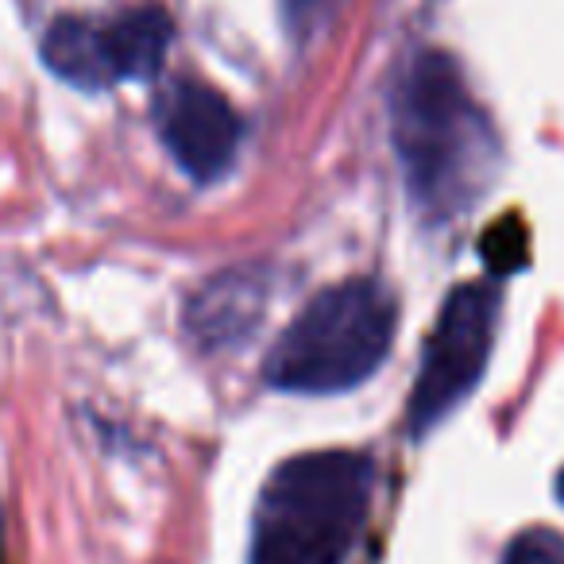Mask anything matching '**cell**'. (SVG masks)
<instances>
[{"instance_id":"obj_1","label":"cell","mask_w":564,"mask_h":564,"mask_svg":"<svg viewBox=\"0 0 564 564\" xmlns=\"http://www.w3.org/2000/svg\"><path fill=\"white\" fill-rule=\"evenodd\" d=\"M391 143L414 205L448 225L479 202L499 171V135L445 51H417L391 86Z\"/></svg>"},{"instance_id":"obj_2","label":"cell","mask_w":564,"mask_h":564,"mask_svg":"<svg viewBox=\"0 0 564 564\" xmlns=\"http://www.w3.org/2000/svg\"><path fill=\"white\" fill-rule=\"evenodd\" d=\"M376 495V464L352 448L282 460L251 514L248 564H345Z\"/></svg>"},{"instance_id":"obj_3","label":"cell","mask_w":564,"mask_h":564,"mask_svg":"<svg viewBox=\"0 0 564 564\" xmlns=\"http://www.w3.org/2000/svg\"><path fill=\"white\" fill-rule=\"evenodd\" d=\"M399 306L376 279L333 282L299 310L263 360V379L291 394H340L383 368Z\"/></svg>"},{"instance_id":"obj_4","label":"cell","mask_w":564,"mask_h":564,"mask_svg":"<svg viewBox=\"0 0 564 564\" xmlns=\"http://www.w3.org/2000/svg\"><path fill=\"white\" fill-rule=\"evenodd\" d=\"M499 286L460 282L453 286L425 345L414 391L406 402V430L425 437L479 387L491 360L495 325H499Z\"/></svg>"},{"instance_id":"obj_5","label":"cell","mask_w":564,"mask_h":564,"mask_svg":"<svg viewBox=\"0 0 564 564\" xmlns=\"http://www.w3.org/2000/svg\"><path fill=\"white\" fill-rule=\"evenodd\" d=\"M155 128L171 159L194 182L225 178L243 140V120L220 89L202 78H174L155 101Z\"/></svg>"},{"instance_id":"obj_6","label":"cell","mask_w":564,"mask_h":564,"mask_svg":"<svg viewBox=\"0 0 564 564\" xmlns=\"http://www.w3.org/2000/svg\"><path fill=\"white\" fill-rule=\"evenodd\" d=\"M271 299V274L259 263L220 271L186 306V329L205 352H228L256 337Z\"/></svg>"},{"instance_id":"obj_7","label":"cell","mask_w":564,"mask_h":564,"mask_svg":"<svg viewBox=\"0 0 564 564\" xmlns=\"http://www.w3.org/2000/svg\"><path fill=\"white\" fill-rule=\"evenodd\" d=\"M43 63L55 78L66 86L86 89V94H101V89L117 86V70H112L109 55V35H105V20L89 17H58L43 35Z\"/></svg>"},{"instance_id":"obj_8","label":"cell","mask_w":564,"mask_h":564,"mask_svg":"<svg viewBox=\"0 0 564 564\" xmlns=\"http://www.w3.org/2000/svg\"><path fill=\"white\" fill-rule=\"evenodd\" d=\"M109 35V55L117 82H148L163 70L166 51H171L174 28L163 9H128L120 17L105 20Z\"/></svg>"},{"instance_id":"obj_9","label":"cell","mask_w":564,"mask_h":564,"mask_svg":"<svg viewBox=\"0 0 564 564\" xmlns=\"http://www.w3.org/2000/svg\"><path fill=\"white\" fill-rule=\"evenodd\" d=\"M499 564H564V538L556 530H545V525L522 530L507 545Z\"/></svg>"},{"instance_id":"obj_10","label":"cell","mask_w":564,"mask_h":564,"mask_svg":"<svg viewBox=\"0 0 564 564\" xmlns=\"http://www.w3.org/2000/svg\"><path fill=\"white\" fill-rule=\"evenodd\" d=\"M282 4V24L299 43L314 40L325 24H329L337 0H279Z\"/></svg>"},{"instance_id":"obj_11","label":"cell","mask_w":564,"mask_h":564,"mask_svg":"<svg viewBox=\"0 0 564 564\" xmlns=\"http://www.w3.org/2000/svg\"><path fill=\"white\" fill-rule=\"evenodd\" d=\"M556 499L564 502V471H561V476H556Z\"/></svg>"},{"instance_id":"obj_12","label":"cell","mask_w":564,"mask_h":564,"mask_svg":"<svg viewBox=\"0 0 564 564\" xmlns=\"http://www.w3.org/2000/svg\"><path fill=\"white\" fill-rule=\"evenodd\" d=\"M0 530H4V518H0Z\"/></svg>"}]
</instances>
